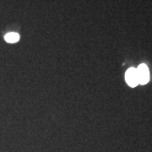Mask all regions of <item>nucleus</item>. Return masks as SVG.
Segmentation results:
<instances>
[{
    "mask_svg": "<svg viewBox=\"0 0 152 152\" xmlns=\"http://www.w3.org/2000/svg\"><path fill=\"white\" fill-rule=\"evenodd\" d=\"M136 69H137V74H138L139 84L140 85L147 84L150 80V72H149L148 67L145 64H140Z\"/></svg>",
    "mask_w": 152,
    "mask_h": 152,
    "instance_id": "nucleus-1",
    "label": "nucleus"
},
{
    "mask_svg": "<svg viewBox=\"0 0 152 152\" xmlns=\"http://www.w3.org/2000/svg\"><path fill=\"white\" fill-rule=\"evenodd\" d=\"M4 39H5V41L7 42H10V43H15V42H16L19 41V39H20V36H19L17 33H14V32L8 33V34H6L5 35Z\"/></svg>",
    "mask_w": 152,
    "mask_h": 152,
    "instance_id": "nucleus-3",
    "label": "nucleus"
},
{
    "mask_svg": "<svg viewBox=\"0 0 152 152\" xmlns=\"http://www.w3.org/2000/svg\"><path fill=\"white\" fill-rule=\"evenodd\" d=\"M125 80L128 85L131 87H135L139 85V80H138V74L137 69L134 68L129 69L126 74H125Z\"/></svg>",
    "mask_w": 152,
    "mask_h": 152,
    "instance_id": "nucleus-2",
    "label": "nucleus"
}]
</instances>
